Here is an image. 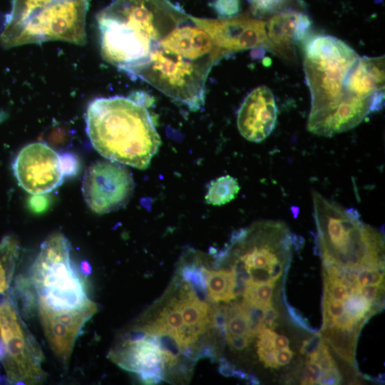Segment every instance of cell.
<instances>
[{"instance_id":"cell-49","label":"cell","mask_w":385,"mask_h":385,"mask_svg":"<svg viewBox=\"0 0 385 385\" xmlns=\"http://www.w3.org/2000/svg\"><path fill=\"white\" fill-rule=\"evenodd\" d=\"M248 375L247 374H246L245 372L241 371V370H235L234 373H233V377H235V378H237L240 380H246L248 378Z\"/></svg>"},{"instance_id":"cell-28","label":"cell","mask_w":385,"mask_h":385,"mask_svg":"<svg viewBox=\"0 0 385 385\" xmlns=\"http://www.w3.org/2000/svg\"><path fill=\"white\" fill-rule=\"evenodd\" d=\"M210 322L212 327L222 337L227 333V314L226 305L215 307L210 312Z\"/></svg>"},{"instance_id":"cell-45","label":"cell","mask_w":385,"mask_h":385,"mask_svg":"<svg viewBox=\"0 0 385 385\" xmlns=\"http://www.w3.org/2000/svg\"><path fill=\"white\" fill-rule=\"evenodd\" d=\"M284 262L285 261L279 260L270 267V274L272 282H276L281 276L283 271Z\"/></svg>"},{"instance_id":"cell-7","label":"cell","mask_w":385,"mask_h":385,"mask_svg":"<svg viewBox=\"0 0 385 385\" xmlns=\"http://www.w3.org/2000/svg\"><path fill=\"white\" fill-rule=\"evenodd\" d=\"M134 190L131 173L124 165L111 160H96L86 169L82 182L83 198L98 214L125 207Z\"/></svg>"},{"instance_id":"cell-18","label":"cell","mask_w":385,"mask_h":385,"mask_svg":"<svg viewBox=\"0 0 385 385\" xmlns=\"http://www.w3.org/2000/svg\"><path fill=\"white\" fill-rule=\"evenodd\" d=\"M237 180L225 175L212 180L205 197V202L212 205L220 206L235 198L240 191Z\"/></svg>"},{"instance_id":"cell-35","label":"cell","mask_w":385,"mask_h":385,"mask_svg":"<svg viewBox=\"0 0 385 385\" xmlns=\"http://www.w3.org/2000/svg\"><path fill=\"white\" fill-rule=\"evenodd\" d=\"M322 309L332 317L337 318L344 312V303L340 300L323 298Z\"/></svg>"},{"instance_id":"cell-19","label":"cell","mask_w":385,"mask_h":385,"mask_svg":"<svg viewBox=\"0 0 385 385\" xmlns=\"http://www.w3.org/2000/svg\"><path fill=\"white\" fill-rule=\"evenodd\" d=\"M245 282V288L242 293L244 300L251 305L265 307L272 302L273 288L275 282H255L251 278Z\"/></svg>"},{"instance_id":"cell-9","label":"cell","mask_w":385,"mask_h":385,"mask_svg":"<svg viewBox=\"0 0 385 385\" xmlns=\"http://www.w3.org/2000/svg\"><path fill=\"white\" fill-rule=\"evenodd\" d=\"M37 309L50 348L63 366H68L75 342L85 324L97 312V304L91 300L71 310Z\"/></svg>"},{"instance_id":"cell-44","label":"cell","mask_w":385,"mask_h":385,"mask_svg":"<svg viewBox=\"0 0 385 385\" xmlns=\"http://www.w3.org/2000/svg\"><path fill=\"white\" fill-rule=\"evenodd\" d=\"M220 365L218 371L220 374L225 376H232L235 370V366L228 362L225 358H220L219 359Z\"/></svg>"},{"instance_id":"cell-30","label":"cell","mask_w":385,"mask_h":385,"mask_svg":"<svg viewBox=\"0 0 385 385\" xmlns=\"http://www.w3.org/2000/svg\"><path fill=\"white\" fill-rule=\"evenodd\" d=\"M284 304H285L288 314L294 324H295L297 326L309 332H312V333L318 332L317 329L311 326L307 319L305 318L297 309H296L295 307H294L293 306H292L291 304L288 303L284 294Z\"/></svg>"},{"instance_id":"cell-50","label":"cell","mask_w":385,"mask_h":385,"mask_svg":"<svg viewBox=\"0 0 385 385\" xmlns=\"http://www.w3.org/2000/svg\"><path fill=\"white\" fill-rule=\"evenodd\" d=\"M247 381L248 382L247 384H253V385L260 384L259 379L257 378V376L255 374H252L248 375V378Z\"/></svg>"},{"instance_id":"cell-46","label":"cell","mask_w":385,"mask_h":385,"mask_svg":"<svg viewBox=\"0 0 385 385\" xmlns=\"http://www.w3.org/2000/svg\"><path fill=\"white\" fill-rule=\"evenodd\" d=\"M289 344V339L285 336L277 334L274 338L273 347L275 349H282L288 348Z\"/></svg>"},{"instance_id":"cell-48","label":"cell","mask_w":385,"mask_h":385,"mask_svg":"<svg viewBox=\"0 0 385 385\" xmlns=\"http://www.w3.org/2000/svg\"><path fill=\"white\" fill-rule=\"evenodd\" d=\"M265 53V49L264 48H252L251 56L255 58H261Z\"/></svg>"},{"instance_id":"cell-26","label":"cell","mask_w":385,"mask_h":385,"mask_svg":"<svg viewBox=\"0 0 385 385\" xmlns=\"http://www.w3.org/2000/svg\"><path fill=\"white\" fill-rule=\"evenodd\" d=\"M212 6L221 19L232 17L240 11V0H215Z\"/></svg>"},{"instance_id":"cell-17","label":"cell","mask_w":385,"mask_h":385,"mask_svg":"<svg viewBox=\"0 0 385 385\" xmlns=\"http://www.w3.org/2000/svg\"><path fill=\"white\" fill-rule=\"evenodd\" d=\"M19 244L13 235H6L0 242V296L7 294L19 255Z\"/></svg>"},{"instance_id":"cell-16","label":"cell","mask_w":385,"mask_h":385,"mask_svg":"<svg viewBox=\"0 0 385 385\" xmlns=\"http://www.w3.org/2000/svg\"><path fill=\"white\" fill-rule=\"evenodd\" d=\"M363 324L360 323L352 328L334 327L322 330L321 334L323 339L327 342L342 358L353 365L356 342Z\"/></svg>"},{"instance_id":"cell-4","label":"cell","mask_w":385,"mask_h":385,"mask_svg":"<svg viewBox=\"0 0 385 385\" xmlns=\"http://www.w3.org/2000/svg\"><path fill=\"white\" fill-rule=\"evenodd\" d=\"M90 0H13L0 34V44L11 48L61 41L86 43V17Z\"/></svg>"},{"instance_id":"cell-40","label":"cell","mask_w":385,"mask_h":385,"mask_svg":"<svg viewBox=\"0 0 385 385\" xmlns=\"http://www.w3.org/2000/svg\"><path fill=\"white\" fill-rule=\"evenodd\" d=\"M277 333L269 328H263L257 334L258 341L257 342V347H261L267 349H272L274 338Z\"/></svg>"},{"instance_id":"cell-47","label":"cell","mask_w":385,"mask_h":385,"mask_svg":"<svg viewBox=\"0 0 385 385\" xmlns=\"http://www.w3.org/2000/svg\"><path fill=\"white\" fill-rule=\"evenodd\" d=\"M337 326L336 318L323 312V324L322 330L333 328Z\"/></svg>"},{"instance_id":"cell-14","label":"cell","mask_w":385,"mask_h":385,"mask_svg":"<svg viewBox=\"0 0 385 385\" xmlns=\"http://www.w3.org/2000/svg\"><path fill=\"white\" fill-rule=\"evenodd\" d=\"M185 294L178 300V306L190 343L196 342L200 334L212 327L209 304L199 299L188 284Z\"/></svg>"},{"instance_id":"cell-2","label":"cell","mask_w":385,"mask_h":385,"mask_svg":"<svg viewBox=\"0 0 385 385\" xmlns=\"http://www.w3.org/2000/svg\"><path fill=\"white\" fill-rule=\"evenodd\" d=\"M304 71L311 94L307 128L332 136L359 124L372 113L369 101L354 96L346 86V74L359 56L342 40L316 35L306 40Z\"/></svg>"},{"instance_id":"cell-42","label":"cell","mask_w":385,"mask_h":385,"mask_svg":"<svg viewBox=\"0 0 385 385\" xmlns=\"http://www.w3.org/2000/svg\"><path fill=\"white\" fill-rule=\"evenodd\" d=\"M265 314L263 324L265 328L273 329L277 324L274 322L278 317V312L270 304L264 307Z\"/></svg>"},{"instance_id":"cell-21","label":"cell","mask_w":385,"mask_h":385,"mask_svg":"<svg viewBox=\"0 0 385 385\" xmlns=\"http://www.w3.org/2000/svg\"><path fill=\"white\" fill-rule=\"evenodd\" d=\"M180 274L183 280L190 287L196 297L205 302L207 297L205 277L202 268L195 264H186L180 268Z\"/></svg>"},{"instance_id":"cell-13","label":"cell","mask_w":385,"mask_h":385,"mask_svg":"<svg viewBox=\"0 0 385 385\" xmlns=\"http://www.w3.org/2000/svg\"><path fill=\"white\" fill-rule=\"evenodd\" d=\"M301 12L288 10L272 16L266 26L270 51L287 63L295 61V31Z\"/></svg>"},{"instance_id":"cell-25","label":"cell","mask_w":385,"mask_h":385,"mask_svg":"<svg viewBox=\"0 0 385 385\" xmlns=\"http://www.w3.org/2000/svg\"><path fill=\"white\" fill-rule=\"evenodd\" d=\"M289 0H249L252 10L260 15H265L277 11Z\"/></svg>"},{"instance_id":"cell-3","label":"cell","mask_w":385,"mask_h":385,"mask_svg":"<svg viewBox=\"0 0 385 385\" xmlns=\"http://www.w3.org/2000/svg\"><path fill=\"white\" fill-rule=\"evenodd\" d=\"M141 94L98 98L86 111V131L94 148L106 159L147 168L161 139Z\"/></svg>"},{"instance_id":"cell-38","label":"cell","mask_w":385,"mask_h":385,"mask_svg":"<svg viewBox=\"0 0 385 385\" xmlns=\"http://www.w3.org/2000/svg\"><path fill=\"white\" fill-rule=\"evenodd\" d=\"M225 339L229 346L236 350H242L247 347L253 337L250 335H231L225 334Z\"/></svg>"},{"instance_id":"cell-43","label":"cell","mask_w":385,"mask_h":385,"mask_svg":"<svg viewBox=\"0 0 385 385\" xmlns=\"http://www.w3.org/2000/svg\"><path fill=\"white\" fill-rule=\"evenodd\" d=\"M293 355V351L289 347L282 349H276V361L279 366H284L289 364Z\"/></svg>"},{"instance_id":"cell-36","label":"cell","mask_w":385,"mask_h":385,"mask_svg":"<svg viewBox=\"0 0 385 385\" xmlns=\"http://www.w3.org/2000/svg\"><path fill=\"white\" fill-rule=\"evenodd\" d=\"M59 155L64 176L75 175L78 170L77 158L71 153H63Z\"/></svg>"},{"instance_id":"cell-20","label":"cell","mask_w":385,"mask_h":385,"mask_svg":"<svg viewBox=\"0 0 385 385\" xmlns=\"http://www.w3.org/2000/svg\"><path fill=\"white\" fill-rule=\"evenodd\" d=\"M14 289L24 316L31 317L38 307V299L30 279L22 275L18 276L15 280Z\"/></svg>"},{"instance_id":"cell-1","label":"cell","mask_w":385,"mask_h":385,"mask_svg":"<svg viewBox=\"0 0 385 385\" xmlns=\"http://www.w3.org/2000/svg\"><path fill=\"white\" fill-rule=\"evenodd\" d=\"M103 59L172 100L199 110L225 57L203 19L169 0H114L96 16Z\"/></svg>"},{"instance_id":"cell-27","label":"cell","mask_w":385,"mask_h":385,"mask_svg":"<svg viewBox=\"0 0 385 385\" xmlns=\"http://www.w3.org/2000/svg\"><path fill=\"white\" fill-rule=\"evenodd\" d=\"M384 270L376 268L363 267L356 275V282L359 286L380 284L384 282Z\"/></svg>"},{"instance_id":"cell-52","label":"cell","mask_w":385,"mask_h":385,"mask_svg":"<svg viewBox=\"0 0 385 385\" xmlns=\"http://www.w3.org/2000/svg\"><path fill=\"white\" fill-rule=\"evenodd\" d=\"M82 270L86 274H89L91 273V267L86 262H84L81 265Z\"/></svg>"},{"instance_id":"cell-39","label":"cell","mask_w":385,"mask_h":385,"mask_svg":"<svg viewBox=\"0 0 385 385\" xmlns=\"http://www.w3.org/2000/svg\"><path fill=\"white\" fill-rule=\"evenodd\" d=\"M276 349H267L261 347L257 349V354L260 360L264 364L265 367L278 369L279 365L275 358Z\"/></svg>"},{"instance_id":"cell-8","label":"cell","mask_w":385,"mask_h":385,"mask_svg":"<svg viewBox=\"0 0 385 385\" xmlns=\"http://www.w3.org/2000/svg\"><path fill=\"white\" fill-rule=\"evenodd\" d=\"M13 170L19 185L34 195L52 191L64 177L60 155L41 142L24 146L14 160Z\"/></svg>"},{"instance_id":"cell-11","label":"cell","mask_w":385,"mask_h":385,"mask_svg":"<svg viewBox=\"0 0 385 385\" xmlns=\"http://www.w3.org/2000/svg\"><path fill=\"white\" fill-rule=\"evenodd\" d=\"M204 23L224 56L249 48L270 51L265 22L246 15L207 19Z\"/></svg>"},{"instance_id":"cell-29","label":"cell","mask_w":385,"mask_h":385,"mask_svg":"<svg viewBox=\"0 0 385 385\" xmlns=\"http://www.w3.org/2000/svg\"><path fill=\"white\" fill-rule=\"evenodd\" d=\"M310 361L317 363L323 370L336 366L335 361L329 351L327 345L324 342L319 349L308 356Z\"/></svg>"},{"instance_id":"cell-22","label":"cell","mask_w":385,"mask_h":385,"mask_svg":"<svg viewBox=\"0 0 385 385\" xmlns=\"http://www.w3.org/2000/svg\"><path fill=\"white\" fill-rule=\"evenodd\" d=\"M359 288L349 289L345 299L344 312L356 322L363 320L371 309V303L360 295Z\"/></svg>"},{"instance_id":"cell-10","label":"cell","mask_w":385,"mask_h":385,"mask_svg":"<svg viewBox=\"0 0 385 385\" xmlns=\"http://www.w3.org/2000/svg\"><path fill=\"white\" fill-rule=\"evenodd\" d=\"M108 356L122 369L137 374L145 384L164 379L165 361L155 336L147 334L138 339L120 337Z\"/></svg>"},{"instance_id":"cell-12","label":"cell","mask_w":385,"mask_h":385,"mask_svg":"<svg viewBox=\"0 0 385 385\" xmlns=\"http://www.w3.org/2000/svg\"><path fill=\"white\" fill-rule=\"evenodd\" d=\"M277 108L271 90L260 86L253 89L242 103L237 113L240 133L247 140L259 143L274 130Z\"/></svg>"},{"instance_id":"cell-37","label":"cell","mask_w":385,"mask_h":385,"mask_svg":"<svg viewBox=\"0 0 385 385\" xmlns=\"http://www.w3.org/2000/svg\"><path fill=\"white\" fill-rule=\"evenodd\" d=\"M342 375L337 366L323 370L318 384L325 385L340 384L342 382Z\"/></svg>"},{"instance_id":"cell-5","label":"cell","mask_w":385,"mask_h":385,"mask_svg":"<svg viewBox=\"0 0 385 385\" xmlns=\"http://www.w3.org/2000/svg\"><path fill=\"white\" fill-rule=\"evenodd\" d=\"M71 246L61 232L50 235L41 244L30 269L38 307L53 311L80 308L91 299L86 284L70 257Z\"/></svg>"},{"instance_id":"cell-15","label":"cell","mask_w":385,"mask_h":385,"mask_svg":"<svg viewBox=\"0 0 385 385\" xmlns=\"http://www.w3.org/2000/svg\"><path fill=\"white\" fill-rule=\"evenodd\" d=\"M205 277L207 294L215 302H229L236 298L234 294L235 272L230 270H210L202 267Z\"/></svg>"},{"instance_id":"cell-31","label":"cell","mask_w":385,"mask_h":385,"mask_svg":"<svg viewBox=\"0 0 385 385\" xmlns=\"http://www.w3.org/2000/svg\"><path fill=\"white\" fill-rule=\"evenodd\" d=\"M323 372L322 368L316 362L308 361L304 369L302 384H316Z\"/></svg>"},{"instance_id":"cell-6","label":"cell","mask_w":385,"mask_h":385,"mask_svg":"<svg viewBox=\"0 0 385 385\" xmlns=\"http://www.w3.org/2000/svg\"><path fill=\"white\" fill-rule=\"evenodd\" d=\"M0 339L6 350L2 363L11 382L36 384L45 379L42 351L8 294L0 297Z\"/></svg>"},{"instance_id":"cell-23","label":"cell","mask_w":385,"mask_h":385,"mask_svg":"<svg viewBox=\"0 0 385 385\" xmlns=\"http://www.w3.org/2000/svg\"><path fill=\"white\" fill-rule=\"evenodd\" d=\"M227 333L234 336L250 335L253 337L250 334L248 318L242 307V304L240 310L227 319Z\"/></svg>"},{"instance_id":"cell-41","label":"cell","mask_w":385,"mask_h":385,"mask_svg":"<svg viewBox=\"0 0 385 385\" xmlns=\"http://www.w3.org/2000/svg\"><path fill=\"white\" fill-rule=\"evenodd\" d=\"M246 270L253 282L259 283L272 282L271 280L270 270L267 267H250L247 268Z\"/></svg>"},{"instance_id":"cell-51","label":"cell","mask_w":385,"mask_h":385,"mask_svg":"<svg viewBox=\"0 0 385 385\" xmlns=\"http://www.w3.org/2000/svg\"><path fill=\"white\" fill-rule=\"evenodd\" d=\"M6 356V350L4 344L0 339V361H3Z\"/></svg>"},{"instance_id":"cell-33","label":"cell","mask_w":385,"mask_h":385,"mask_svg":"<svg viewBox=\"0 0 385 385\" xmlns=\"http://www.w3.org/2000/svg\"><path fill=\"white\" fill-rule=\"evenodd\" d=\"M312 24V23L309 17L301 12L295 31L294 38L296 43L302 42L307 38L311 29Z\"/></svg>"},{"instance_id":"cell-24","label":"cell","mask_w":385,"mask_h":385,"mask_svg":"<svg viewBox=\"0 0 385 385\" xmlns=\"http://www.w3.org/2000/svg\"><path fill=\"white\" fill-rule=\"evenodd\" d=\"M324 277V299L345 301L349 295L348 288L337 279Z\"/></svg>"},{"instance_id":"cell-34","label":"cell","mask_w":385,"mask_h":385,"mask_svg":"<svg viewBox=\"0 0 385 385\" xmlns=\"http://www.w3.org/2000/svg\"><path fill=\"white\" fill-rule=\"evenodd\" d=\"M324 342L321 333H314L309 339L303 341L300 353L309 356L316 352Z\"/></svg>"},{"instance_id":"cell-32","label":"cell","mask_w":385,"mask_h":385,"mask_svg":"<svg viewBox=\"0 0 385 385\" xmlns=\"http://www.w3.org/2000/svg\"><path fill=\"white\" fill-rule=\"evenodd\" d=\"M384 290V286L383 282L380 284H368L360 286L358 292L361 296L373 304L382 299Z\"/></svg>"}]
</instances>
